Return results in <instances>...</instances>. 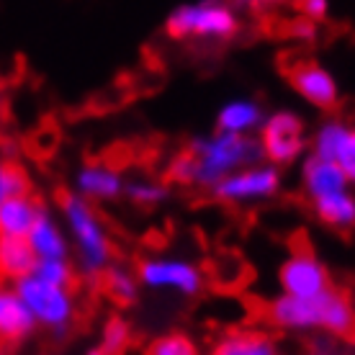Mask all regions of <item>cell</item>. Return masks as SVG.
I'll return each mask as SVG.
<instances>
[{
  "label": "cell",
  "instance_id": "1",
  "mask_svg": "<svg viewBox=\"0 0 355 355\" xmlns=\"http://www.w3.org/2000/svg\"><path fill=\"white\" fill-rule=\"evenodd\" d=\"M266 317L284 332H324L329 338H353L355 309L350 296L329 286L317 296L281 293L268 304Z\"/></svg>",
  "mask_w": 355,
  "mask_h": 355
},
{
  "label": "cell",
  "instance_id": "2",
  "mask_svg": "<svg viewBox=\"0 0 355 355\" xmlns=\"http://www.w3.org/2000/svg\"><path fill=\"white\" fill-rule=\"evenodd\" d=\"M60 214L70 237V250L75 252V268L88 278H101L114 263V240L108 224L103 222L93 201L75 191L60 198Z\"/></svg>",
  "mask_w": 355,
  "mask_h": 355
},
{
  "label": "cell",
  "instance_id": "3",
  "mask_svg": "<svg viewBox=\"0 0 355 355\" xmlns=\"http://www.w3.org/2000/svg\"><path fill=\"white\" fill-rule=\"evenodd\" d=\"M188 165H191V186L211 191L222 178L252 162L263 160L258 137L248 134L216 132L206 137H196L186 147Z\"/></svg>",
  "mask_w": 355,
  "mask_h": 355
},
{
  "label": "cell",
  "instance_id": "4",
  "mask_svg": "<svg viewBox=\"0 0 355 355\" xmlns=\"http://www.w3.org/2000/svg\"><path fill=\"white\" fill-rule=\"evenodd\" d=\"M165 31L180 42H230L240 31V10L232 0H191L170 13Z\"/></svg>",
  "mask_w": 355,
  "mask_h": 355
},
{
  "label": "cell",
  "instance_id": "5",
  "mask_svg": "<svg viewBox=\"0 0 355 355\" xmlns=\"http://www.w3.org/2000/svg\"><path fill=\"white\" fill-rule=\"evenodd\" d=\"M16 288L31 311L36 327L46 329L57 338L70 332L78 320V299H75L72 288L46 284L34 273L16 281Z\"/></svg>",
  "mask_w": 355,
  "mask_h": 355
},
{
  "label": "cell",
  "instance_id": "6",
  "mask_svg": "<svg viewBox=\"0 0 355 355\" xmlns=\"http://www.w3.org/2000/svg\"><path fill=\"white\" fill-rule=\"evenodd\" d=\"M284 183L281 168L273 162H252L248 168H240L230 173L227 178H222L216 186L211 188V196L222 204L232 206H252L263 204L278 196Z\"/></svg>",
  "mask_w": 355,
  "mask_h": 355
},
{
  "label": "cell",
  "instance_id": "7",
  "mask_svg": "<svg viewBox=\"0 0 355 355\" xmlns=\"http://www.w3.org/2000/svg\"><path fill=\"white\" fill-rule=\"evenodd\" d=\"M139 284L150 291L198 296L206 286L204 270L193 260L170 258V255H150L137 263Z\"/></svg>",
  "mask_w": 355,
  "mask_h": 355
},
{
  "label": "cell",
  "instance_id": "8",
  "mask_svg": "<svg viewBox=\"0 0 355 355\" xmlns=\"http://www.w3.org/2000/svg\"><path fill=\"white\" fill-rule=\"evenodd\" d=\"M258 144L263 160L278 168L299 162L306 152V129L293 111H273L263 119L258 129Z\"/></svg>",
  "mask_w": 355,
  "mask_h": 355
},
{
  "label": "cell",
  "instance_id": "9",
  "mask_svg": "<svg viewBox=\"0 0 355 355\" xmlns=\"http://www.w3.org/2000/svg\"><path fill=\"white\" fill-rule=\"evenodd\" d=\"M278 286H281V293H288V296H317L332 286V278L320 255L311 248L299 245L278 268Z\"/></svg>",
  "mask_w": 355,
  "mask_h": 355
},
{
  "label": "cell",
  "instance_id": "10",
  "mask_svg": "<svg viewBox=\"0 0 355 355\" xmlns=\"http://www.w3.org/2000/svg\"><path fill=\"white\" fill-rule=\"evenodd\" d=\"M286 78L296 96L314 108H332L338 103L340 88L335 75L314 60H293L286 70Z\"/></svg>",
  "mask_w": 355,
  "mask_h": 355
},
{
  "label": "cell",
  "instance_id": "11",
  "mask_svg": "<svg viewBox=\"0 0 355 355\" xmlns=\"http://www.w3.org/2000/svg\"><path fill=\"white\" fill-rule=\"evenodd\" d=\"M311 152L338 165L350 183H355V126L329 119L314 132Z\"/></svg>",
  "mask_w": 355,
  "mask_h": 355
},
{
  "label": "cell",
  "instance_id": "12",
  "mask_svg": "<svg viewBox=\"0 0 355 355\" xmlns=\"http://www.w3.org/2000/svg\"><path fill=\"white\" fill-rule=\"evenodd\" d=\"M36 329L28 306L24 304L16 284L0 278V347H16L26 343Z\"/></svg>",
  "mask_w": 355,
  "mask_h": 355
},
{
  "label": "cell",
  "instance_id": "13",
  "mask_svg": "<svg viewBox=\"0 0 355 355\" xmlns=\"http://www.w3.org/2000/svg\"><path fill=\"white\" fill-rule=\"evenodd\" d=\"M126 180L121 170L103 160L85 162L78 173H75V193L88 198L93 204L98 201H114L119 196H124Z\"/></svg>",
  "mask_w": 355,
  "mask_h": 355
},
{
  "label": "cell",
  "instance_id": "14",
  "mask_svg": "<svg viewBox=\"0 0 355 355\" xmlns=\"http://www.w3.org/2000/svg\"><path fill=\"white\" fill-rule=\"evenodd\" d=\"M302 186L306 198L314 201V198H322L327 193L350 188V180L332 160H324V157L311 152L309 157L302 162Z\"/></svg>",
  "mask_w": 355,
  "mask_h": 355
},
{
  "label": "cell",
  "instance_id": "15",
  "mask_svg": "<svg viewBox=\"0 0 355 355\" xmlns=\"http://www.w3.org/2000/svg\"><path fill=\"white\" fill-rule=\"evenodd\" d=\"M26 240L36 258H70V237L64 232V224L46 209L39 214Z\"/></svg>",
  "mask_w": 355,
  "mask_h": 355
},
{
  "label": "cell",
  "instance_id": "16",
  "mask_svg": "<svg viewBox=\"0 0 355 355\" xmlns=\"http://www.w3.org/2000/svg\"><path fill=\"white\" fill-rule=\"evenodd\" d=\"M42 211L44 204L31 191L8 198L0 204V237H26Z\"/></svg>",
  "mask_w": 355,
  "mask_h": 355
},
{
  "label": "cell",
  "instance_id": "17",
  "mask_svg": "<svg viewBox=\"0 0 355 355\" xmlns=\"http://www.w3.org/2000/svg\"><path fill=\"white\" fill-rule=\"evenodd\" d=\"M263 106L258 101H250V98H232L227 101L219 114H216V129L219 132H232V134H248L255 137L263 124Z\"/></svg>",
  "mask_w": 355,
  "mask_h": 355
},
{
  "label": "cell",
  "instance_id": "18",
  "mask_svg": "<svg viewBox=\"0 0 355 355\" xmlns=\"http://www.w3.org/2000/svg\"><path fill=\"white\" fill-rule=\"evenodd\" d=\"M311 209H314V216L329 230L347 232L355 227V193H350V188L314 198Z\"/></svg>",
  "mask_w": 355,
  "mask_h": 355
},
{
  "label": "cell",
  "instance_id": "19",
  "mask_svg": "<svg viewBox=\"0 0 355 355\" xmlns=\"http://www.w3.org/2000/svg\"><path fill=\"white\" fill-rule=\"evenodd\" d=\"M36 255L26 237H0V278L16 284L34 273Z\"/></svg>",
  "mask_w": 355,
  "mask_h": 355
},
{
  "label": "cell",
  "instance_id": "20",
  "mask_svg": "<svg viewBox=\"0 0 355 355\" xmlns=\"http://www.w3.org/2000/svg\"><path fill=\"white\" fill-rule=\"evenodd\" d=\"M211 355H281V350L263 329H234L216 343Z\"/></svg>",
  "mask_w": 355,
  "mask_h": 355
},
{
  "label": "cell",
  "instance_id": "21",
  "mask_svg": "<svg viewBox=\"0 0 355 355\" xmlns=\"http://www.w3.org/2000/svg\"><path fill=\"white\" fill-rule=\"evenodd\" d=\"M101 281H103V288L116 304H134L139 296V288H142L137 270L119 266V263H111L106 268V273L101 275Z\"/></svg>",
  "mask_w": 355,
  "mask_h": 355
},
{
  "label": "cell",
  "instance_id": "22",
  "mask_svg": "<svg viewBox=\"0 0 355 355\" xmlns=\"http://www.w3.org/2000/svg\"><path fill=\"white\" fill-rule=\"evenodd\" d=\"M124 196L132 204L142 206V209H155V206L168 201L170 188L157 178H134L124 186Z\"/></svg>",
  "mask_w": 355,
  "mask_h": 355
},
{
  "label": "cell",
  "instance_id": "23",
  "mask_svg": "<svg viewBox=\"0 0 355 355\" xmlns=\"http://www.w3.org/2000/svg\"><path fill=\"white\" fill-rule=\"evenodd\" d=\"M132 340V327L121 317H111L101 329V340L90 347L88 355H121Z\"/></svg>",
  "mask_w": 355,
  "mask_h": 355
},
{
  "label": "cell",
  "instance_id": "24",
  "mask_svg": "<svg viewBox=\"0 0 355 355\" xmlns=\"http://www.w3.org/2000/svg\"><path fill=\"white\" fill-rule=\"evenodd\" d=\"M31 191V178L28 170L16 160H3L0 157V204H6L8 198Z\"/></svg>",
  "mask_w": 355,
  "mask_h": 355
},
{
  "label": "cell",
  "instance_id": "25",
  "mask_svg": "<svg viewBox=\"0 0 355 355\" xmlns=\"http://www.w3.org/2000/svg\"><path fill=\"white\" fill-rule=\"evenodd\" d=\"M34 275H39L46 284L72 288L78 278V268L70 258H39L34 266Z\"/></svg>",
  "mask_w": 355,
  "mask_h": 355
},
{
  "label": "cell",
  "instance_id": "26",
  "mask_svg": "<svg viewBox=\"0 0 355 355\" xmlns=\"http://www.w3.org/2000/svg\"><path fill=\"white\" fill-rule=\"evenodd\" d=\"M144 355H201L193 338L183 332H165L144 347Z\"/></svg>",
  "mask_w": 355,
  "mask_h": 355
},
{
  "label": "cell",
  "instance_id": "27",
  "mask_svg": "<svg viewBox=\"0 0 355 355\" xmlns=\"http://www.w3.org/2000/svg\"><path fill=\"white\" fill-rule=\"evenodd\" d=\"M296 6L302 10V16L306 21H322V18H327L329 13V0H296Z\"/></svg>",
  "mask_w": 355,
  "mask_h": 355
},
{
  "label": "cell",
  "instance_id": "28",
  "mask_svg": "<svg viewBox=\"0 0 355 355\" xmlns=\"http://www.w3.org/2000/svg\"><path fill=\"white\" fill-rule=\"evenodd\" d=\"M309 355H343V353H340L335 345H329V343H320V345L314 347Z\"/></svg>",
  "mask_w": 355,
  "mask_h": 355
},
{
  "label": "cell",
  "instance_id": "29",
  "mask_svg": "<svg viewBox=\"0 0 355 355\" xmlns=\"http://www.w3.org/2000/svg\"><path fill=\"white\" fill-rule=\"evenodd\" d=\"M3 103H6V88H3V83H0V111H3Z\"/></svg>",
  "mask_w": 355,
  "mask_h": 355
},
{
  "label": "cell",
  "instance_id": "30",
  "mask_svg": "<svg viewBox=\"0 0 355 355\" xmlns=\"http://www.w3.org/2000/svg\"><path fill=\"white\" fill-rule=\"evenodd\" d=\"M350 302H353V309H355V296H353V299H350Z\"/></svg>",
  "mask_w": 355,
  "mask_h": 355
},
{
  "label": "cell",
  "instance_id": "31",
  "mask_svg": "<svg viewBox=\"0 0 355 355\" xmlns=\"http://www.w3.org/2000/svg\"><path fill=\"white\" fill-rule=\"evenodd\" d=\"M0 152H3V139H0Z\"/></svg>",
  "mask_w": 355,
  "mask_h": 355
}]
</instances>
